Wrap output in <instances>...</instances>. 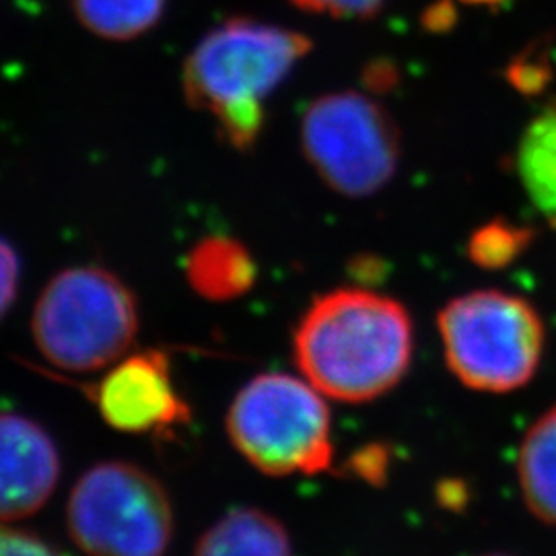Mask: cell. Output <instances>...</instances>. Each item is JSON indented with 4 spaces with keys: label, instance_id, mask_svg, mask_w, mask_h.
Wrapping results in <instances>:
<instances>
[{
    "label": "cell",
    "instance_id": "cell-1",
    "mask_svg": "<svg viewBox=\"0 0 556 556\" xmlns=\"http://www.w3.org/2000/svg\"><path fill=\"white\" fill-rule=\"evenodd\" d=\"M415 326L396 299L337 289L312 301L293 334V357L319 394L363 404L392 392L408 374Z\"/></svg>",
    "mask_w": 556,
    "mask_h": 556
},
{
    "label": "cell",
    "instance_id": "cell-2",
    "mask_svg": "<svg viewBox=\"0 0 556 556\" xmlns=\"http://www.w3.org/2000/svg\"><path fill=\"white\" fill-rule=\"evenodd\" d=\"M312 48L305 34L280 25L223 21L184 62V96L192 110L215 122L229 147L250 151L266 124V101Z\"/></svg>",
    "mask_w": 556,
    "mask_h": 556
},
{
    "label": "cell",
    "instance_id": "cell-3",
    "mask_svg": "<svg viewBox=\"0 0 556 556\" xmlns=\"http://www.w3.org/2000/svg\"><path fill=\"white\" fill-rule=\"evenodd\" d=\"M438 328L450 371L484 394L528 386L544 357L546 328L536 307L497 289L452 299L439 312Z\"/></svg>",
    "mask_w": 556,
    "mask_h": 556
},
{
    "label": "cell",
    "instance_id": "cell-4",
    "mask_svg": "<svg viewBox=\"0 0 556 556\" xmlns=\"http://www.w3.org/2000/svg\"><path fill=\"white\" fill-rule=\"evenodd\" d=\"M139 324V301L124 280L100 266H75L46 285L31 330L54 367L87 374L124 358Z\"/></svg>",
    "mask_w": 556,
    "mask_h": 556
},
{
    "label": "cell",
    "instance_id": "cell-5",
    "mask_svg": "<svg viewBox=\"0 0 556 556\" xmlns=\"http://www.w3.org/2000/svg\"><path fill=\"white\" fill-rule=\"evenodd\" d=\"M324 394L287 374H262L239 390L225 429L241 456L268 477H312L332 466V420Z\"/></svg>",
    "mask_w": 556,
    "mask_h": 556
},
{
    "label": "cell",
    "instance_id": "cell-6",
    "mask_svg": "<svg viewBox=\"0 0 556 556\" xmlns=\"http://www.w3.org/2000/svg\"><path fill=\"white\" fill-rule=\"evenodd\" d=\"M299 139L321 181L349 199L378 194L396 176L402 157L396 119L361 91H334L312 101Z\"/></svg>",
    "mask_w": 556,
    "mask_h": 556
},
{
    "label": "cell",
    "instance_id": "cell-7",
    "mask_svg": "<svg viewBox=\"0 0 556 556\" xmlns=\"http://www.w3.org/2000/svg\"><path fill=\"white\" fill-rule=\"evenodd\" d=\"M68 532L89 556H163L174 536L165 486L130 462H101L75 484Z\"/></svg>",
    "mask_w": 556,
    "mask_h": 556
},
{
    "label": "cell",
    "instance_id": "cell-8",
    "mask_svg": "<svg viewBox=\"0 0 556 556\" xmlns=\"http://www.w3.org/2000/svg\"><path fill=\"white\" fill-rule=\"evenodd\" d=\"M93 400L110 427L130 435H165L190 422V406L179 396L169 358L161 351L119 358L96 386Z\"/></svg>",
    "mask_w": 556,
    "mask_h": 556
},
{
    "label": "cell",
    "instance_id": "cell-9",
    "mask_svg": "<svg viewBox=\"0 0 556 556\" xmlns=\"http://www.w3.org/2000/svg\"><path fill=\"white\" fill-rule=\"evenodd\" d=\"M60 478L56 443L31 418L0 415V521L36 514Z\"/></svg>",
    "mask_w": 556,
    "mask_h": 556
},
{
    "label": "cell",
    "instance_id": "cell-10",
    "mask_svg": "<svg viewBox=\"0 0 556 556\" xmlns=\"http://www.w3.org/2000/svg\"><path fill=\"white\" fill-rule=\"evenodd\" d=\"M186 278L190 289L202 299L215 303L233 301L256 285V262L238 239L213 236L190 250Z\"/></svg>",
    "mask_w": 556,
    "mask_h": 556
},
{
    "label": "cell",
    "instance_id": "cell-11",
    "mask_svg": "<svg viewBox=\"0 0 556 556\" xmlns=\"http://www.w3.org/2000/svg\"><path fill=\"white\" fill-rule=\"evenodd\" d=\"M194 556H293V544L277 517L238 507L202 534Z\"/></svg>",
    "mask_w": 556,
    "mask_h": 556
},
{
    "label": "cell",
    "instance_id": "cell-12",
    "mask_svg": "<svg viewBox=\"0 0 556 556\" xmlns=\"http://www.w3.org/2000/svg\"><path fill=\"white\" fill-rule=\"evenodd\" d=\"M516 470L528 511L538 521L556 528V404L523 433Z\"/></svg>",
    "mask_w": 556,
    "mask_h": 556
},
{
    "label": "cell",
    "instance_id": "cell-13",
    "mask_svg": "<svg viewBox=\"0 0 556 556\" xmlns=\"http://www.w3.org/2000/svg\"><path fill=\"white\" fill-rule=\"evenodd\" d=\"M517 174L538 211L556 220V103L526 128L517 149Z\"/></svg>",
    "mask_w": 556,
    "mask_h": 556
},
{
    "label": "cell",
    "instance_id": "cell-14",
    "mask_svg": "<svg viewBox=\"0 0 556 556\" xmlns=\"http://www.w3.org/2000/svg\"><path fill=\"white\" fill-rule=\"evenodd\" d=\"M167 0H73L85 29L101 40H137L151 31L165 13Z\"/></svg>",
    "mask_w": 556,
    "mask_h": 556
},
{
    "label": "cell",
    "instance_id": "cell-15",
    "mask_svg": "<svg viewBox=\"0 0 556 556\" xmlns=\"http://www.w3.org/2000/svg\"><path fill=\"white\" fill-rule=\"evenodd\" d=\"M534 231L509 220H489L468 241V258L484 270H501L516 262L532 243Z\"/></svg>",
    "mask_w": 556,
    "mask_h": 556
},
{
    "label": "cell",
    "instance_id": "cell-16",
    "mask_svg": "<svg viewBox=\"0 0 556 556\" xmlns=\"http://www.w3.org/2000/svg\"><path fill=\"white\" fill-rule=\"evenodd\" d=\"M299 11L332 20H371L388 0H289Z\"/></svg>",
    "mask_w": 556,
    "mask_h": 556
},
{
    "label": "cell",
    "instance_id": "cell-17",
    "mask_svg": "<svg viewBox=\"0 0 556 556\" xmlns=\"http://www.w3.org/2000/svg\"><path fill=\"white\" fill-rule=\"evenodd\" d=\"M0 556H66L41 538L21 530L0 528Z\"/></svg>",
    "mask_w": 556,
    "mask_h": 556
},
{
    "label": "cell",
    "instance_id": "cell-18",
    "mask_svg": "<svg viewBox=\"0 0 556 556\" xmlns=\"http://www.w3.org/2000/svg\"><path fill=\"white\" fill-rule=\"evenodd\" d=\"M20 291V258L13 245L0 239V319L11 309Z\"/></svg>",
    "mask_w": 556,
    "mask_h": 556
},
{
    "label": "cell",
    "instance_id": "cell-19",
    "mask_svg": "<svg viewBox=\"0 0 556 556\" xmlns=\"http://www.w3.org/2000/svg\"><path fill=\"white\" fill-rule=\"evenodd\" d=\"M466 4H478V7H493V4H501L505 0H462Z\"/></svg>",
    "mask_w": 556,
    "mask_h": 556
},
{
    "label": "cell",
    "instance_id": "cell-20",
    "mask_svg": "<svg viewBox=\"0 0 556 556\" xmlns=\"http://www.w3.org/2000/svg\"><path fill=\"white\" fill-rule=\"evenodd\" d=\"M480 556H514V555H505V553H493V555H480Z\"/></svg>",
    "mask_w": 556,
    "mask_h": 556
}]
</instances>
